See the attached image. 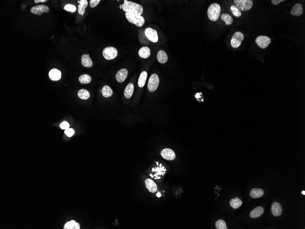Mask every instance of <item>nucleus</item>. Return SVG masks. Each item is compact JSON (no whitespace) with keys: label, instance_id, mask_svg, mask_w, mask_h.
I'll return each mask as SVG.
<instances>
[{"label":"nucleus","instance_id":"15","mask_svg":"<svg viewBox=\"0 0 305 229\" xmlns=\"http://www.w3.org/2000/svg\"><path fill=\"white\" fill-rule=\"evenodd\" d=\"M49 78L52 81H57L61 79V73L60 70L57 69H52L49 73Z\"/></svg>","mask_w":305,"mask_h":229},{"label":"nucleus","instance_id":"21","mask_svg":"<svg viewBox=\"0 0 305 229\" xmlns=\"http://www.w3.org/2000/svg\"><path fill=\"white\" fill-rule=\"evenodd\" d=\"M157 57L158 61L161 64L165 63L168 60V55L163 50H159L158 52Z\"/></svg>","mask_w":305,"mask_h":229},{"label":"nucleus","instance_id":"40","mask_svg":"<svg viewBox=\"0 0 305 229\" xmlns=\"http://www.w3.org/2000/svg\"><path fill=\"white\" fill-rule=\"evenodd\" d=\"M156 196L158 198H160V197L161 196V194H160V192H158V193L156 194Z\"/></svg>","mask_w":305,"mask_h":229},{"label":"nucleus","instance_id":"42","mask_svg":"<svg viewBox=\"0 0 305 229\" xmlns=\"http://www.w3.org/2000/svg\"><path fill=\"white\" fill-rule=\"evenodd\" d=\"M302 194L303 195H305V191H302Z\"/></svg>","mask_w":305,"mask_h":229},{"label":"nucleus","instance_id":"6","mask_svg":"<svg viewBox=\"0 0 305 229\" xmlns=\"http://www.w3.org/2000/svg\"><path fill=\"white\" fill-rule=\"evenodd\" d=\"M102 54L103 56L106 60H111L116 58L118 52L115 48L109 46L103 49Z\"/></svg>","mask_w":305,"mask_h":229},{"label":"nucleus","instance_id":"19","mask_svg":"<svg viewBox=\"0 0 305 229\" xmlns=\"http://www.w3.org/2000/svg\"><path fill=\"white\" fill-rule=\"evenodd\" d=\"M150 49L147 46L143 47L138 51L139 56L144 59L149 58L150 55Z\"/></svg>","mask_w":305,"mask_h":229},{"label":"nucleus","instance_id":"39","mask_svg":"<svg viewBox=\"0 0 305 229\" xmlns=\"http://www.w3.org/2000/svg\"><path fill=\"white\" fill-rule=\"evenodd\" d=\"M47 1V0H35L34 2L35 3H38L40 2H45Z\"/></svg>","mask_w":305,"mask_h":229},{"label":"nucleus","instance_id":"7","mask_svg":"<svg viewBox=\"0 0 305 229\" xmlns=\"http://www.w3.org/2000/svg\"><path fill=\"white\" fill-rule=\"evenodd\" d=\"M244 40V35L240 32L234 33L231 41V44L233 48H238L240 46Z\"/></svg>","mask_w":305,"mask_h":229},{"label":"nucleus","instance_id":"45","mask_svg":"<svg viewBox=\"0 0 305 229\" xmlns=\"http://www.w3.org/2000/svg\"><path fill=\"white\" fill-rule=\"evenodd\" d=\"M166 171V169H164V171Z\"/></svg>","mask_w":305,"mask_h":229},{"label":"nucleus","instance_id":"28","mask_svg":"<svg viewBox=\"0 0 305 229\" xmlns=\"http://www.w3.org/2000/svg\"><path fill=\"white\" fill-rule=\"evenodd\" d=\"M78 96L79 98L83 100H87L90 97V94L87 90L84 89L80 90L78 92Z\"/></svg>","mask_w":305,"mask_h":229},{"label":"nucleus","instance_id":"36","mask_svg":"<svg viewBox=\"0 0 305 229\" xmlns=\"http://www.w3.org/2000/svg\"><path fill=\"white\" fill-rule=\"evenodd\" d=\"M161 168H158H158H152V172H154V171H156H156H157V173L155 174L154 175V176L156 177H157V176L158 175H159L160 176L162 174H164L163 172L161 171Z\"/></svg>","mask_w":305,"mask_h":229},{"label":"nucleus","instance_id":"4","mask_svg":"<svg viewBox=\"0 0 305 229\" xmlns=\"http://www.w3.org/2000/svg\"><path fill=\"white\" fill-rule=\"evenodd\" d=\"M236 7L241 11H246L251 9L253 5L252 0H234Z\"/></svg>","mask_w":305,"mask_h":229},{"label":"nucleus","instance_id":"14","mask_svg":"<svg viewBox=\"0 0 305 229\" xmlns=\"http://www.w3.org/2000/svg\"><path fill=\"white\" fill-rule=\"evenodd\" d=\"M145 185L146 188L148 189L149 192L152 193H155L157 190V186L154 181L151 179L148 178L145 181Z\"/></svg>","mask_w":305,"mask_h":229},{"label":"nucleus","instance_id":"47","mask_svg":"<svg viewBox=\"0 0 305 229\" xmlns=\"http://www.w3.org/2000/svg\"><path fill=\"white\" fill-rule=\"evenodd\" d=\"M163 173H164V174H165V171H164V172H163Z\"/></svg>","mask_w":305,"mask_h":229},{"label":"nucleus","instance_id":"33","mask_svg":"<svg viewBox=\"0 0 305 229\" xmlns=\"http://www.w3.org/2000/svg\"><path fill=\"white\" fill-rule=\"evenodd\" d=\"M64 10L68 11V12L74 13L76 10V6L74 5H71V4H67L64 7Z\"/></svg>","mask_w":305,"mask_h":229},{"label":"nucleus","instance_id":"46","mask_svg":"<svg viewBox=\"0 0 305 229\" xmlns=\"http://www.w3.org/2000/svg\"><path fill=\"white\" fill-rule=\"evenodd\" d=\"M152 176V174H150V176L151 177V176Z\"/></svg>","mask_w":305,"mask_h":229},{"label":"nucleus","instance_id":"26","mask_svg":"<svg viewBox=\"0 0 305 229\" xmlns=\"http://www.w3.org/2000/svg\"><path fill=\"white\" fill-rule=\"evenodd\" d=\"M230 205L231 206L232 208L233 209H238V208H239L240 206L242 205V204H243V201L239 199L238 197H236V198H232L231 200L230 201Z\"/></svg>","mask_w":305,"mask_h":229},{"label":"nucleus","instance_id":"31","mask_svg":"<svg viewBox=\"0 0 305 229\" xmlns=\"http://www.w3.org/2000/svg\"><path fill=\"white\" fill-rule=\"evenodd\" d=\"M216 226L218 229H227L226 224L223 219H219L216 222Z\"/></svg>","mask_w":305,"mask_h":229},{"label":"nucleus","instance_id":"25","mask_svg":"<svg viewBox=\"0 0 305 229\" xmlns=\"http://www.w3.org/2000/svg\"><path fill=\"white\" fill-rule=\"evenodd\" d=\"M64 228V229H80V225L78 223L72 220L66 223Z\"/></svg>","mask_w":305,"mask_h":229},{"label":"nucleus","instance_id":"3","mask_svg":"<svg viewBox=\"0 0 305 229\" xmlns=\"http://www.w3.org/2000/svg\"><path fill=\"white\" fill-rule=\"evenodd\" d=\"M125 16L127 20L130 22L135 24L137 27H142L145 22L144 17L142 16L128 13H126Z\"/></svg>","mask_w":305,"mask_h":229},{"label":"nucleus","instance_id":"43","mask_svg":"<svg viewBox=\"0 0 305 229\" xmlns=\"http://www.w3.org/2000/svg\"><path fill=\"white\" fill-rule=\"evenodd\" d=\"M159 166H160V167H159V168H162V164H160V165H159Z\"/></svg>","mask_w":305,"mask_h":229},{"label":"nucleus","instance_id":"34","mask_svg":"<svg viewBox=\"0 0 305 229\" xmlns=\"http://www.w3.org/2000/svg\"><path fill=\"white\" fill-rule=\"evenodd\" d=\"M65 135L68 137H71L75 134V130L71 128H69L64 131Z\"/></svg>","mask_w":305,"mask_h":229},{"label":"nucleus","instance_id":"16","mask_svg":"<svg viewBox=\"0 0 305 229\" xmlns=\"http://www.w3.org/2000/svg\"><path fill=\"white\" fill-rule=\"evenodd\" d=\"M81 64L85 67L90 68L93 66V62L89 56V55L84 54L81 56Z\"/></svg>","mask_w":305,"mask_h":229},{"label":"nucleus","instance_id":"18","mask_svg":"<svg viewBox=\"0 0 305 229\" xmlns=\"http://www.w3.org/2000/svg\"><path fill=\"white\" fill-rule=\"evenodd\" d=\"M264 208L261 206H259L256 207V208L253 210L250 214V216L252 218H256L260 217L262 216L264 213Z\"/></svg>","mask_w":305,"mask_h":229},{"label":"nucleus","instance_id":"5","mask_svg":"<svg viewBox=\"0 0 305 229\" xmlns=\"http://www.w3.org/2000/svg\"><path fill=\"white\" fill-rule=\"evenodd\" d=\"M159 83V79L156 74H153L151 76L149 79L148 84V88L150 92H154L158 88Z\"/></svg>","mask_w":305,"mask_h":229},{"label":"nucleus","instance_id":"27","mask_svg":"<svg viewBox=\"0 0 305 229\" xmlns=\"http://www.w3.org/2000/svg\"><path fill=\"white\" fill-rule=\"evenodd\" d=\"M102 94L105 97H110L113 94V91L110 87L106 85L102 89Z\"/></svg>","mask_w":305,"mask_h":229},{"label":"nucleus","instance_id":"23","mask_svg":"<svg viewBox=\"0 0 305 229\" xmlns=\"http://www.w3.org/2000/svg\"><path fill=\"white\" fill-rule=\"evenodd\" d=\"M147 76H148V73L146 71H143L141 73L138 80V86H139V87L142 88L144 87L145 83H146Z\"/></svg>","mask_w":305,"mask_h":229},{"label":"nucleus","instance_id":"24","mask_svg":"<svg viewBox=\"0 0 305 229\" xmlns=\"http://www.w3.org/2000/svg\"><path fill=\"white\" fill-rule=\"evenodd\" d=\"M134 91V85L132 83H129L126 87L124 91V95L127 98H131L133 94Z\"/></svg>","mask_w":305,"mask_h":229},{"label":"nucleus","instance_id":"10","mask_svg":"<svg viewBox=\"0 0 305 229\" xmlns=\"http://www.w3.org/2000/svg\"><path fill=\"white\" fill-rule=\"evenodd\" d=\"M145 34L149 40L154 43L158 41V37L157 32L155 29L148 28L145 30Z\"/></svg>","mask_w":305,"mask_h":229},{"label":"nucleus","instance_id":"11","mask_svg":"<svg viewBox=\"0 0 305 229\" xmlns=\"http://www.w3.org/2000/svg\"><path fill=\"white\" fill-rule=\"evenodd\" d=\"M162 157L165 160L172 161L176 159V156L175 152L171 149L165 148L161 152Z\"/></svg>","mask_w":305,"mask_h":229},{"label":"nucleus","instance_id":"32","mask_svg":"<svg viewBox=\"0 0 305 229\" xmlns=\"http://www.w3.org/2000/svg\"><path fill=\"white\" fill-rule=\"evenodd\" d=\"M231 10L234 16L239 17L241 16V13L240 10L234 5H232L231 7Z\"/></svg>","mask_w":305,"mask_h":229},{"label":"nucleus","instance_id":"17","mask_svg":"<svg viewBox=\"0 0 305 229\" xmlns=\"http://www.w3.org/2000/svg\"><path fill=\"white\" fill-rule=\"evenodd\" d=\"M302 6L300 3H297L294 6L292 9L291 12V14L295 16H300L303 13Z\"/></svg>","mask_w":305,"mask_h":229},{"label":"nucleus","instance_id":"30","mask_svg":"<svg viewBox=\"0 0 305 229\" xmlns=\"http://www.w3.org/2000/svg\"><path fill=\"white\" fill-rule=\"evenodd\" d=\"M79 80L81 84H88L91 82V78L89 75L83 74L79 77Z\"/></svg>","mask_w":305,"mask_h":229},{"label":"nucleus","instance_id":"44","mask_svg":"<svg viewBox=\"0 0 305 229\" xmlns=\"http://www.w3.org/2000/svg\"><path fill=\"white\" fill-rule=\"evenodd\" d=\"M156 164H157V166H158V162H156Z\"/></svg>","mask_w":305,"mask_h":229},{"label":"nucleus","instance_id":"29","mask_svg":"<svg viewBox=\"0 0 305 229\" xmlns=\"http://www.w3.org/2000/svg\"><path fill=\"white\" fill-rule=\"evenodd\" d=\"M221 19L224 21L226 25H230L233 22V18L227 13H224L222 15L221 17Z\"/></svg>","mask_w":305,"mask_h":229},{"label":"nucleus","instance_id":"13","mask_svg":"<svg viewBox=\"0 0 305 229\" xmlns=\"http://www.w3.org/2000/svg\"><path fill=\"white\" fill-rule=\"evenodd\" d=\"M128 71L126 69H122L118 71L116 76L117 81L119 82H123L125 81L128 76Z\"/></svg>","mask_w":305,"mask_h":229},{"label":"nucleus","instance_id":"9","mask_svg":"<svg viewBox=\"0 0 305 229\" xmlns=\"http://www.w3.org/2000/svg\"><path fill=\"white\" fill-rule=\"evenodd\" d=\"M49 7L44 5H37L30 9V12L32 13L39 16L42 14L43 13H49Z\"/></svg>","mask_w":305,"mask_h":229},{"label":"nucleus","instance_id":"41","mask_svg":"<svg viewBox=\"0 0 305 229\" xmlns=\"http://www.w3.org/2000/svg\"><path fill=\"white\" fill-rule=\"evenodd\" d=\"M160 178H161V177H155V179H160Z\"/></svg>","mask_w":305,"mask_h":229},{"label":"nucleus","instance_id":"37","mask_svg":"<svg viewBox=\"0 0 305 229\" xmlns=\"http://www.w3.org/2000/svg\"><path fill=\"white\" fill-rule=\"evenodd\" d=\"M100 1H101L100 0H90V7L91 8L95 7L99 4Z\"/></svg>","mask_w":305,"mask_h":229},{"label":"nucleus","instance_id":"8","mask_svg":"<svg viewBox=\"0 0 305 229\" xmlns=\"http://www.w3.org/2000/svg\"><path fill=\"white\" fill-rule=\"evenodd\" d=\"M255 42L259 47L265 49L271 43V40L266 36H259L256 38Z\"/></svg>","mask_w":305,"mask_h":229},{"label":"nucleus","instance_id":"12","mask_svg":"<svg viewBox=\"0 0 305 229\" xmlns=\"http://www.w3.org/2000/svg\"><path fill=\"white\" fill-rule=\"evenodd\" d=\"M271 211L274 216H279L282 214V206L280 204L275 202L272 204Z\"/></svg>","mask_w":305,"mask_h":229},{"label":"nucleus","instance_id":"22","mask_svg":"<svg viewBox=\"0 0 305 229\" xmlns=\"http://www.w3.org/2000/svg\"><path fill=\"white\" fill-rule=\"evenodd\" d=\"M80 3L78 5V13L81 15H83L85 13V8L88 6V1L87 0H80L78 1Z\"/></svg>","mask_w":305,"mask_h":229},{"label":"nucleus","instance_id":"1","mask_svg":"<svg viewBox=\"0 0 305 229\" xmlns=\"http://www.w3.org/2000/svg\"><path fill=\"white\" fill-rule=\"evenodd\" d=\"M124 3L121 5V7L124 12L140 16L143 14L144 9L141 5L127 0H124Z\"/></svg>","mask_w":305,"mask_h":229},{"label":"nucleus","instance_id":"35","mask_svg":"<svg viewBox=\"0 0 305 229\" xmlns=\"http://www.w3.org/2000/svg\"><path fill=\"white\" fill-rule=\"evenodd\" d=\"M60 127L62 129H69L70 127V124L67 121H64L60 124Z\"/></svg>","mask_w":305,"mask_h":229},{"label":"nucleus","instance_id":"20","mask_svg":"<svg viewBox=\"0 0 305 229\" xmlns=\"http://www.w3.org/2000/svg\"><path fill=\"white\" fill-rule=\"evenodd\" d=\"M264 191L261 189L254 188L250 192V196L253 198H257L263 196Z\"/></svg>","mask_w":305,"mask_h":229},{"label":"nucleus","instance_id":"2","mask_svg":"<svg viewBox=\"0 0 305 229\" xmlns=\"http://www.w3.org/2000/svg\"><path fill=\"white\" fill-rule=\"evenodd\" d=\"M221 10V7L218 3L211 4L207 10V15L209 19L214 22L218 20L220 15Z\"/></svg>","mask_w":305,"mask_h":229},{"label":"nucleus","instance_id":"38","mask_svg":"<svg viewBox=\"0 0 305 229\" xmlns=\"http://www.w3.org/2000/svg\"><path fill=\"white\" fill-rule=\"evenodd\" d=\"M283 1H285L284 0H272L271 1L272 3L274 5H278L280 2H283Z\"/></svg>","mask_w":305,"mask_h":229}]
</instances>
